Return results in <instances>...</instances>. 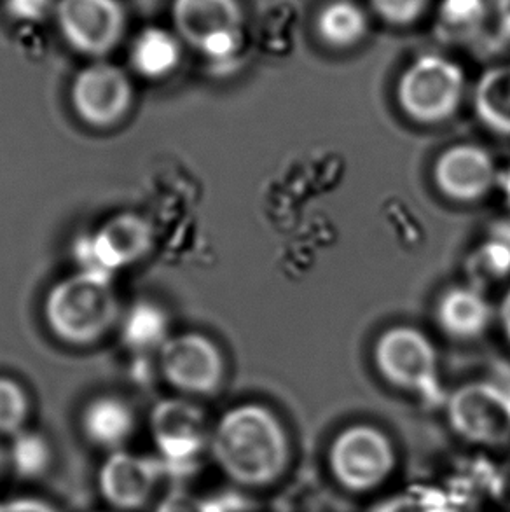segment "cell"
<instances>
[{"label":"cell","mask_w":510,"mask_h":512,"mask_svg":"<svg viewBox=\"0 0 510 512\" xmlns=\"http://www.w3.org/2000/svg\"><path fill=\"white\" fill-rule=\"evenodd\" d=\"M208 446L222 474L252 490L276 485L292 460L289 432L262 404H240L226 411Z\"/></svg>","instance_id":"1"},{"label":"cell","mask_w":510,"mask_h":512,"mask_svg":"<svg viewBox=\"0 0 510 512\" xmlns=\"http://www.w3.org/2000/svg\"><path fill=\"white\" fill-rule=\"evenodd\" d=\"M42 313L58 340L74 346L93 345L119 320L112 278L83 270L62 278L46 294Z\"/></svg>","instance_id":"2"},{"label":"cell","mask_w":510,"mask_h":512,"mask_svg":"<svg viewBox=\"0 0 510 512\" xmlns=\"http://www.w3.org/2000/svg\"><path fill=\"white\" fill-rule=\"evenodd\" d=\"M327 467L339 488L353 495H366L393 478L399 457L392 439L380 427L353 423L332 439Z\"/></svg>","instance_id":"3"},{"label":"cell","mask_w":510,"mask_h":512,"mask_svg":"<svg viewBox=\"0 0 510 512\" xmlns=\"http://www.w3.org/2000/svg\"><path fill=\"white\" fill-rule=\"evenodd\" d=\"M467 91L462 67L448 56L425 53L400 74L397 102L420 125H441L460 111Z\"/></svg>","instance_id":"4"},{"label":"cell","mask_w":510,"mask_h":512,"mask_svg":"<svg viewBox=\"0 0 510 512\" xmlns=\"http://www.w3.org/2000/svg\"><path fill=\"white\" fill-rule=\"evenodd\" d=\"M374 364L390 385L430 406L446 402L439 357L428 336L409 326L386 329L374 345Z\"/></svg>","instance_id":"5"},{"label":"cell","mask_w":510,"mask_h":512,"mask_svg":"<svg viewBox=\"0 0 510 512\" xmlns=\"http://www.w3.org/2000/svg\"><path fill=\"white\" fill-rule=\"evenodd\" d=\"M173 30L189 48L214 65L231 63L245 44L240 0H172Z\"/></svg>","instance_id":"6"},{"label":"cell","mask_w":510,"mask_h":512,"mask_svg":"<svg viewBox=\"0 0 510 512\" xmlns=\"http://www.w3.org/2000/svg\"><path fill=\"white\" fill-rule=\"evenodd\" d=\"M449 427L467 443L502 448L510 443V395L498 381H472L446 397Z\"/></svg>","instance_id":"7"},{"label":"cell","mask_w":510,"mask_h":512,"mask_svg":"<svg viewBox=\"0 0 510 512\" xmlns=\"http://www.w3.org/2000/svg\"><path fill=\"white\" fill-rule=\"evenodd\" d=\"M154 242L152 226L142 215L121 212L100 228L77 238V263L81 270L112 278L147 256Z\"/></svg>","instance_id":"8"},{"label":"cell","mask_w":510,"mask_h":512,"mask_svg":"<svg viewBox=\"0 0 510 512\" xmlns=\"http://www.w3.org/2000/svg\"><path fill=\"white\" fill-rule=\"evenodd\" d=\"M56 27L79 55L104 58L118 48L126 30L119 0H56Z\"/></svg>","instance_id":"9"},{"label":"cell","mask_w":510,"mask_h":512,"mask_svg":"<svg viewBox=\"0 0 510 512\" xmlns=\"http://www.w3.org/2000/svg\"><path fill=\"white\" fill-rule=\"evenodd\" d=\"M70 104L77 118L97 130L118 125L133 104L130 77L114 63L95 60L74 77Z\"/></svg>","instance_id":"10"},{"label":"cell","mask_w":510,"mask_h":512,"mask_svg":"<svg viewBox=\"0 0 510 512\" xmlns=\"http://www.w3.org/2000/svg\"><path fill=\"white\" fill-rule=\"evenodd\" d=\"M159 367L165 380L187 395L214 394L226 374L221 348L200 333L172 336L159 350Z\"/></svg>","instance_id":"11"},{"label":"cell","mask_w":510,"mask_h":512,"mask_svg":"<svg viewBox=\"0 0 510 512\" xmlns=\"http://www.w3.org/2000/svg\"><path fill=\"white\" fill-rule=\"evenodd\" d=\"M151 434L166 464H193L210 444L203 411L180 397L165 399L154 406Z\"/></svg>","instance_id":"12"},{"label":"cell","mask_w":510,"mask_h":512,"mask_svg":"<svg viewBox=\"0 0 510 512\" xmlns=\"http://www.w3.org/2000/svg\"><path fill=\"white\" fill-rule=\"evenodd\" d=\"M497 163L490 151L477 144L449 147L434 165V182L446 198L476 203L497 187Z\"/></svg>","instance_id":"13"},{"label":"cell","mask_w":510,"mask_h":512,"mask_svg":"<svg viewBox=\"0 0 510 512\" xmlns=\"http://www.w3.org/2000/svg\"><path fill=\"white\" fill-rule=\"evenodd\" d=\"M165 460L112 451L98 478L100 492L119 511H138L149 504L165 472Z\"/></svg>","instance_id":"14"},{"label":"cell","mask_w":510,"mask_h":512,"mask_svg":"<svg viewBox=\"0 0 510 512\" xmlns=\"http://www.w3.org/2000/svg\"><path fill=\"white\" fill-rule=\"evenodd\" d=\"M495 319V310L481 292L472 287H453L435 306V320L453 340L481 338Z\"/></svg>","instance_id":"15"},{"label":"cell","mask_w":510,"mask_h":512,"mask_svg":"<svg viewBox=\"0 0 510 512\" xmlns=\"http://www.w3.org/2000/svg\"><path fill=\"white\" fill-rule=\"evenodd\" d=\"M184 55V42L175 30L165 27H144L133 37L130 46L131 69L138 76L159 81L179 69Z\"/></svg>","instance_id":"16"},{"label":"cell","mask_w":510,"mask_h":512,"mask_svg":"<svg viewBox=\"0 0 510 512\" xmlns=\"http://www.w3.org/2000/svg\"><path fill=\"white\" fill-rule=\"evenodd\" d=\"M135 413L116 395H100L88 402L81 416L84 436L104 450L118 451L135 430Z\"/></svg>","instance_id":"17"},{"label":"cell","mask_w":510,"mask_h":512,"mask_svg":"<svg viewBox=\"0 0 510 512\" xmlns=\"http://www.w3.org/2000/svg\"><path fill=\"white\" fill-rule=\"evenodd\" d=\"M315 28L325 46L352 49L366 39L369 18L362 6L353 0H331L320 9Z\"/></svg>","instance_id":"18"},{"label":"cell","mask_w":510,"mask_h":512,"mask_svg":"<svg viewBox=\"0 0 510 512\" xmlns=\"http://www.w3.org/2000/svg\"><path fill=\"white\" fill-rule=\"evenodd\" d=\"M472 104L477 119L490 132L510 137V63L486 70L479 77Z\"/></svg>","instance_id":"19"},{"label":"cell","mask_w":510,"mask_h":512,"mask_svg":"<svg viewBox=\"0 0 510 512\" xmlns=\"http://www.w3.org/2000/svg\"><path fill=\"white\" fill-rule=\"evenodd\" d=\"M490 20L488 0H441L437 7L435 32L448 42L479 41Z\"/></svg>","instance_id":"20"},{"label":"cell","mask_w":510,"mask_h":512,"mask_svg":"<svg viewBox=\"0 0 510 512\" xmlns=\"http://www.w3.org/2000/svg\"><path fill=\"white\" fill-rule=\"evenodd\" d=\"M170 324L163 308L151 301H138L121 319V336L133 352L161 350L172 336Z\"/></svg>","instance_id":"21"},{"label":"cell","mask_w":510,"mask_h":512,"mask_svg":"<svg viewBox=\"0 0 510 512\" xmlns=\"http://www.w3.org/2000/svg\"><path fill=\"white\" fill-rule=\"evenodd\" d=\"M371 512H462L442 486L414 485L381 500Z\"/></svg>","instance_id":"22"},{"label":"cell","mask_w":510,"mask_h":512,"mask_svg":"<svg viewBox=\"0 0 510 512\" xmlns=\"http://www.w3.org/2000/svg\"><path fill=\"white\" fill-rule=\"evenodd\" d=\"M470 270L484 280H502L510 275V219L491 226L490 235L477 247Z\"/></svg>","instance_id":"23"},{"label":"cell","mask_w":510,"mask_h":512,"mask_svg":"<svg viewBox=\"0 0 510 512\" xmlns=\"http://www.w3.org/2000/svg\"><path fill=\"white\" fill-rule=\"evenodd\" d=\"M30 402L18 381L0 376V434L18 436L27 422Z\"/></svg>","instance_id":"24"},{"label":"cell","mask_w":510,"mask_h":512,"mask_svg":"<svg viewBox=\"0 0 510 512\" xmlns=\"http://www.w3.org/2000/svg\"><path fill=\"white\" fill-rule=\"evenodd\" d=\"M378 18L393 27H407L423 18L430 0H369Z\"/></svg>","instance_id":"25"},{"label":"cell","mask_w":510,"mask_h":512,"mask_svg":"<svg viewBox=\"0 0 510 512\" xmlns=\"http://www.w3.org/2000/svg\"><path fill=\"white\" fill-rule=\"evenodd\" d=\"M13 458L23 472H37L48 462V446L41 437L21 432L14 436Z\"/></svg>","instance_id":"26"},{"label":"cell","mask_w":510,"mask_h":512,"mask_svg":"<svg viewBox=\"0 0 510 512\" xmlns=\"http://www.w3.org/2000/svg\"><path fill=\"white\" fill-rule=\"evenodd\" d=\"M158 512H221V509L187 490H172L159 502Z\"/></svg>","instance_id":"27"},{"label":"cell","mask_w":510,"mask_h":512,"mask_svg":"<svg viewBox=\"0 0 510 512\" xmlns=\"http://www.w3.org/2000/svg\"><path fill=\"white\" fill-rule=\"evenodd\" d=\"M4 7L13 20L37 23L55 14L56 0H6Z\"/></svg>","instance_id":"28"},{"label":"cell","mask_w":510,"mask_h":512,"mask_svg":"<svg viewBox=\"0 0 510 512\" xmlns=\"http://www.w3.org/2000/svg\"><path fill=\"white\" fill-rule=\"evenodd\" d=\"M495 32L488 39V46L493 49L510 44V0H493L491 2V20Z\"/></svg>","instance_id":"29"},{"label":"cell","mask_w":510,"mask_h":512,"mask_svg":"<svg viewBox=\"0 0 510 512\" xmlns=\"http://www.w3.org/2000/svg\"><path fill=\"white\" fill-rule=\"evenodd\" d=\"M491 497L497 500L498 504L510 509V460L504 464L495 465Z\"/></svg>","instance_id":"30"},{"label":"cell","mask_w":510,"mask_h":512,"mask_svg":"<svg viewBox=\"0 0 510 512\" xmlns=\"http://www.w3.org/2000/svg\"><path fill=\"white\" fill-rule=\"evenodd\" d=\"M0 512H58L53 507L35 499H14L0 502Z\"/></svg>","instance_id":"31"},{"label":"cell","mask_w":510,"mask_h":512,"mask_svg":"<svg viewBox=\"0 0 510 512\" xmlns=\"http://www.w3.org/2000/svg\"><path fill=\"white\" fill-rule=\"evenodd\" d=\"M498 322L504 331L505 338L510 343V289L505 292V296L498 306Z\"/></svg>","instance_id":"32"},{"label":"cell","mask_w":510,"mask_h":512,"mask_svg":"<svg viewBox=\"0 0 510 512\" xmlns=\"http://www.w3.org/2000/svg\"><path fill=\"white\" fill-rule=\"evenodd\" d=\"M497 187L500 189L502 196H504L507 207L510 208V167L498 173Z\"/></svg>","instance_id":"33"},{"label":"cell","mask_w":510,"mask_h":512,"mask_svg":"<svg viewBox=\"0 0 510 512\" xmlns=\"http://www.w3.org/2000/svg\"><path fill=\"white\" fill-rule=\"evenodd\" d=\"M4 464H6V458H4V453L0 450V472L4 469Z\"/></svg>","instance_id":"34"}]
</instances>
